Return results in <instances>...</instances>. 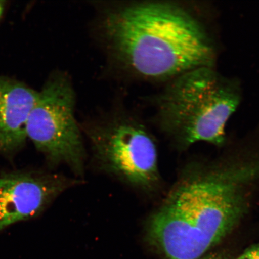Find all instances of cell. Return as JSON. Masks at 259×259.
<instances>
[{
	"label": "cell",
	"mask_w": 259,
	"mask_h": 259,
	"mask_svg": "<svg viewBox=\"0 0 259 259\" xmlns=\"http://www.w3.org/2000/svg\"><path fill=\"white\" fill-rule=\"evenodd\" d=\"M236 259H259V244L252 245Z\"/></svg>",
	"instance_id": "obj_8"
},
{
	"label": "cell",
	"mask_w": 259,
	"mask_h": 259,
	"mask_svg": "<svg viewBox=\"0 0 259 259\" xmlns=\"http://www.w3.org/2000/svg\"><path fill=\"white\" fill-rule=\"evenodd\" d=\"M241 97L240 87L235 80L212 67H200L171 80L158 97V122L181 148L199 142L222 146L226 125Z\"/></svg>",
	"instance_id": "obj_3"
},
{
	"label": "cell",
	"mask_w": 259,
	"mask_h": 259,
	"mask_svg": "<svg viewBox=\"0 0 259 259\" xmlns=\"http://www.w3.org/2000/svg\"><path fill=\"white\" fill-rule=\"evenodd\" d=\"M103 30L116 59L145 78L172 80L214 62V48L202 25L169 3L138 2L111 10Z\"/></svg>",
	"instance_id": "obj_2"
},
{
	"label": "cell",
	"mask_w": 259,
	"mask_h": 259,
	"mask_svg": "<svg viewBox=\"0 0 259 259\" xmlns=\"http://www.w3.org/2000/svg\"><path fill=\"white\" fill-rule=\"evenodd\" d=\"M89 136L96 158L107 172L143 190L157 186L156 147L143 125L113 119L91 129Z\"/></svg>",
	"instance_id": "obj_5"
},
{
	"label": "cell",
	"mask_w": 259,
	"mask_h": 259,
	"mask_svg": "<svg viewBox=\"0 0 259 259\" xmlns=\"http://www.w3.org/2000/svg\"><path fill=\"white\" fill-rule=\"evenodd\" d=\"M258 183L254 149L193 164L149 218L146 241L164 259L202 258L247 214Z\"/></svg>",
	"instance_id": "obj_1"
},
{
	"label": "cell",
	"mask_w": 259,
	"mask_h": 259,
	"mask_svg": "<svg viewBox=\"0 0 259 259\" xmlns=\"http://www.w3.org/2000/svg\"><path fill=\"white\" fill-rule=\"evenodd\" d=\"M75 183L57 175L14 173L0 177V232L38 215Z\"/></svg>",
	"instance_id": "obj_6"
},
{
	"label": "cell",
	"mask_w": 259,
	"mask_h": 259,
	"mask_svg": "<svg viewBox=\"0 0 259 259\" xmlns=\"http://www.w3.org/2000/svg\"><path fill=\"white\" fill-rule=\"evenodd\" d=\"M75 97L63 74L50 77L29 116L27 137L53 164L65 163L82 173L84 150L74 116Z\"/></svg>",
	"instance_id": "obj_4"
},
{
	"label": "cell",
	"mask_w": 259,
	"mask_h": 259,
	"mask_svg": "<svg viewBox=\"0 0 259 259\" xmlns=\"http://www.w3.org/2000/svg\"><path fill=\"white\" fill-rule=\"evenodd\" d=\"M38 94L24 83L0 76V151L9 153L24 144Z\"/></svg>",
	"instance_id": "obj_7"
},
{
	"label": "cell",
	"mask_w": 259,
	"mask_h": 259,
	"mask_svg": "<svg viewBox=\"0 0 259 259\" xmlns=\"http://www.w3.org/2000/svg\"><path fill=\"white\" fill-rule=\"evenodd\" d=\"M200 259H236L227 256V255L219 253H212L206 254Z\"/></svg>",
	"instance_id": "obj_9"
}]
</instances>
